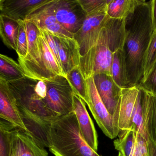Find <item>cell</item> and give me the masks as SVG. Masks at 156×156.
<instances>
[{
    "label": "cell",
    "mask_w": 156,
    "mask_h": 156,
    "mask_svg": "<svg viewBox=\"0 0 156 156\" xmlns=\"http://www.w3.org/2000/svg\"><path fill=\"white\" fill-rule=\"evenodd\" d=\"M152 0L139 5L125 19V53L131 86L139 84L144 74L145 55L153 34Z\"/></svg>",
    "instance_id": "obj_1"
},
{
    "label": "cell",
    "mask_w": 156,
    "mask_h": 156,
    "mask_svg": "<svg viewBox=\"0 0 156 156\" xmlns=\"http://www.w3.org/2000/svg\"><path fill=\"white\" fill-rule=\"evenodd\" d=\"M37 81L25 77L8 83L30 135L40 145L49 147L50 126L58 116L45 107L35 93Z\"/></svg>",
    "instance_id": "obj_2"
},
{
    "label": "cell",
    "mask_w": 156,
    "mask_h": 156,
    "mask_svg": "<svg viewBox=\"0 0 156 156\" xmlns=\"http://www.w3.org/2000/svg\"><path fill=\"white\" fill-rule=\"evenodd\" d=\"M49 136V150L55 156H101L83 138L74 113L55 119Z\"/></svg>",
    "instance_id": "obj_3"
},
{
    "label": "cell",
    "mask_w": 156,
    "mask_h": 156,
    "mask_svg": "<svg viewBox=\"0 0 156 156\" xmlns=\"http://www.w3.org/2000/svg\"><path fill=\"white\" fill-rule=\"evenodd\" d=\"M44 106L58 116L73 113L74 92L66 76L57 75L47 81Z\"/></svg>",
    "instance_id": "obj_4"
},
{
    "label": "cell",
    "mask_w": 156,
    "mask_h": 156,
    "mask_svg": "<svg viewBox=\"0 0 156 156\" xmlns=\"http://www.w3.org/2000/svg\"><path fill=\"white\" fill-rule=\"evenodd\" d=\"M103 28L96 45L80 58L78 67L85 79L98 74L111 76L113 53L108 45Z\"/></svg>",
    "instance_id": "obj_5"
},
{
    "label": "cell",
    "mask_w": 156,
    "mask_h": 156,
    "mask_svg": "<svg viewBox=\"0 0 156 156\" xmlns=\"http://www.w3.org/2000/svg\"><path fill=\"white\" fill-rule=\"evenodd\" d=\"M87 91V105L94 118L104 134L110 139L116 137L119 134L118 127L108 111L97 90L94 77L86 79Z\"/></svg>",
    "instance_id": "obj_6"
},
{
    "label": "cell",
    "mask_w": 156,
    "mask_h": 156,
    "mask_svg": "<svg viewBox=\"0 0 156 156\" xmlns=\"http://www.w3.org/2000/svg\"><path fill=\"white\" fill-rule=\"evenodd\" d=\"M52 6L57 21L66 30L74 35L81 29L87 15L77 0H53Z\"/></svg>",
    "instance_id": "obj_7"
},
{
    "label": "cell",
    "mask_w": 156,
    "mask_h": 156,
    "mask_svg": "<svg viewBox=\"0 0 156 156\" xmlns=\"http://www.w3.org/2000/svg\"><path fill=\"white\" fill-rule=\"evenodd\" d=\"M93 77L100 98L118 126L122 88L115 83L111 76L98 74Z\"/></svg>",
    "instance_id": "obj_8"
},
{
    "label": "cell",
    "mask_w": 156,
    "mask_h": 156,
    "mask_svg": "<svg viewBox=\"0 0 156 156\" xmlns=\"http://www.w3.org/2000/svg\"><path fill=\"white\" fill-rule=\"evenodd\" d=\"M109 18L106 13L87 16L82 28L73 37L80 46L81 56L96 45L101 30Z\"/></svg>",
    "instance_id": "obj_9"
},
{
    "label": "cell",
    "mask_w": 156,
    "mask_h": 156,
    "mask_svg": "<svg viewBox=\"0 0 156 156\" xmlns=\"http://www.w3.org/2000/svg\"><path fill=\"white\" fill-rule=\"evenodd\" d=\"M52 2L53 0H50L40 6L31 13L25 20L31 22L38 29L47 31L55 36L73 38L74 35L66 30L57 21L53 9Z\"/></svg>",
    "instance_id": "obj_10"
},
{
    "label": "cell",
    "mask_w": 156,
    "mask_h": 156,
    "mask_svg": "<svg viewBox=\"0 0 156 156\" xmlns=\"http://www.w3.org/2000/svg\"><path fill=\"white\" fill-rule=\"evenodd\" d=\"M0 118L12 124L16 129L30 135L8 82L2 77H0Z\"/></svg>",
    "instance_id": "obj_11"
},
{
    "label": "cell",
    "mask_w": 156,
    "mask_h": 156,
    "mask_svg": "<svg viewBox=\"0 0 156 156\" xmlns=\"http://www.w3.org/2000/svg\"><path fill=\"white\" fill-rule=\"evenodd\" d=\"M73 113L75 114L83 138L94 150L97 151L98 140L94 125L87 112L85 102L75 94L74 95Z\"/></svg>",
    "instance_id": "obj_12"
},
{
    "label": "cell",
    "mask_w": 156,
    "mask_h": 156,
    "mask_svg": "<svg viewBox=\"0 0 156 156\" xmlns=\"http://www.w3.org/2000/svg\"><path fill=\"white\" fill-rule=\"evenodd\" d=\"M50 0H0V15L15 20L25 21L40 6Z\"/></svg>",
    "instance_id": "obj_13"
},
{
    "label": "cell",
    "mask_w": 156,
    "mask_h": 156,
    "mask_svg": "<svg viewBox=\"0 0 156 156\" xmlns=\"http://www.w3.org/2000/svg\"><path fill=\"white\" fill-rule=\"evenodd\" d=\"M11 156H48V153L31 136L16 128L12 136Z\"/></svg>",
    "instance_id": "obj_14"
},
{
    "label": "cell",
    "mask_w": 156,
    "mask_h": 156,
    "mask_svg": "<svg viewBox=\"0 0 156 156\" xmlns=\"http://www.w3.org/2000/svg\"><path fill=\"white\" fill-rule=\"evenodd\" d=\"M55 36V35H54ZM62 69L65 76L80 63V46L74 38L55 36Z\"/></svg>",
    "instance_id": "obj_15"
},
{
    "label": "cell",
    "mask_w": 156,
    "mask_h": 156,
    "mask_svg": "<svg viewBox=\"0 0 156 156\" xmlns=\"http://www.w3.org/2000/svg\"><path fill=\"white\" fill-rule=\"evenodd\" d=\"M139 90L134 106L130 122V129H133L136 135L147 136L146 125L150 93L139 85Z\"/></svg>",
    "instance_id": "obj_16"
},
{
    "label": "cell",
    "mask_w": 156,
    "mask_h": 156,
    "mask_svg": "<svg viewBox=\"0 0 156 156\" xmlns=\"http://www.w3.org/2000/svg\"><path fill=\"white\" fill-rule=\"evenodd\" d=\"M139 90V85L122 88L118 122L120 131L130 129L131 117Z\"/></svg>",
    "instance_id": "obj_17"
},
{
    "label": "cell",
    "mask_w": 156,
    "mask_h": 156,
    "mask_svg": "<svg viewBox=\"0 0 156 156\" xmlns=\"http://www.w3.org/2000/svg\"><path fill=\"white\" fill-rule=\"evenodd\" d=\"M108 45L113 53L123 50L126 36L125 19L109 18L103 28Z\"/></svg>",
    "instance_id": "obj_18"
},
{
    "label": "cell",
    "mask_w": 156,
    "mask_h": 156,
    "mask_svg": "<svg viewBox=\"0 0 156 156\" xmlns=\"http://www.w3.org/2000/svg\"><path fill=\"white\" fill-rule=\"evenodd\" d=\"M111 74L115 83L121 88L131 87L129 81L125 53L123 50H118L113 53Z\"/></svg>",
    "instance_id": "obj_19"
},
{
    "label": "cell",
    "mask_w": 156,
    "mask_h": 156,
    "mask_svg": "<svg viewBox=\"0 0 156 156\" xmlns=\"http://www.w3.org/2000/svg\"><path fill=\"white\" fill-rule=\"evenodd\" d=\"M145 0H111L107 9L109 18L126 19L134 12L137 7L145 2Z\"/></svg>",
    "instance_id": "obj_20"
},
{
    "label": "cell",
    "mask_w": 156,
    "mask_h": 156,
    "mask_svg": "<svg viewBox=\"0 0 156 156\" xmlns=\"http://www.w3.org/2000/svg\"><path fill=\"white\" fill-rule=\"evenodd\" d=\"M19 27V21L0 15V35L2 41L8 48L16 51Z\"/></svg>",
    "instance_id": "obj_21"
},
{
    "label": "cell",
    "mask_w": 156,
    "mask_h": 156,
    "mask_svg": "<svg viewBox=\"0 0 156 156\" xmlns=\"http://www.w3.org/2000/svg\"><path fill=\"white\" fill-rule=\"evenodd\" d=\"M0 77L9 82L26 77L20 64L9 56L1 54Z\"/></svg>",
    "instance_id": "obj_22"
},
{
    "label": "cell",
    "mask_w": 156,
    "mask_h": 156,
    "mask_svg": "<svg viewBox=\"0 0 156 156\" xmlns=\"http://www.w3.org/2000/svg\"><path fill=\"white\" fill-rule=\"evenodd\" d=\"M121 131L119 138L114 141L115 149L122 156H132L136 143V132L132 129Z\"/></svg>",
    "instance_id": "obj_23"
},
{
    "label": "cell",
    "mask_w": 156,
    "mask_h": 156,
    "mask_svg": "<svg viewBox=\"0 0 156 156\" xmlns=\"http://www.w3.org/2000/svg\"><path fill=\"white\" fill-rule=\"evenodd\" d=\"M66 77L71 84L74 94L82 98L86 104L87 100L86 82L78 66L74 68L68 73L66 74Z\"/></svg>",
    "instance_id": "obj_24"
},
{
    "label": "cell",
    "mask_w": 156,
    "mask_h": 156,
    "mask_svg": "<svg viewBox=\"0 0 156 156\" xmlns=\"http://www.w3.org/2000/svg\"><path fill=\"white\" fill-rule=\"evenodd\" d=\"M16 128L4 119L0 120V156H11L12 136Z\"/></svg>",
    "instance_id": "obj_25"
},
{
    "label": "cell",
    "mask_w": 156,
    "mask_h": 156,
    "mask_svg": "<svg viewBox=\"0 0 156 156\" xmlns=\"http://www.w3.org/2000/svg\"><path fill=\"white\" fill-rule=\"evenodd\" d=\"M146 130L148 136L156 145V96L150 93Z\"/></svg>",
    "instance_id": "obj_26"
},
{
    "label": "cell",
    "mask_w": 156,
    "mask_h": 156,
    "mask_svg": "<svg viewBox=\"0 0 156 156\" xmlns=\"http://www.w3.org/2000/svg\"><path fill=\"white\" fill-rule=\"evenodd\" d=\"M111 0H77L87 16L106 13Z\"/></svg>",
    "instance_id": "obj_27"
},
{
    "label": "cell",
    "mask_w": 156,
    "mask_h": 156,
    "mask_svg": "<svg viewBox=\"0 0 156 156\" xmlns=\"http://www.w3.org/2000/svg\"><path fill=\"white\" fill-rule=\"evenodd\" d=\"M156 62V32L153 31L150 43L145 55L144 63V74L141 81L144 80L147 77Z\"/></svg>",
    "instance_id": "obj_28"
},
{
    "label": "cell",
    "mask_w": 156,
    "mask_h": 156,
    "mask_svg": "<svg viewBox=\"0 0 156 156\" xmlns=\"http://www.w3.org/2000/svg\"><path fill=\"white\" fill-rule=\"evenodd\" d=\"M20 27L17 38V49L16 51L19 57L24 58L28 52V39L25 21L19 20Z\"/></svg>",
    "instance_id": "obj_29"
},
{
    "label": "cell",
    "mask_w": 156,
    "mask_h": 156,
    "mask_svg": "<svg viewBox=\"0 0 156 156\" xmlns=\"http://www.w3.org/2000/svg\"><path fill=\"white\" fill-rule=\"evenodd\" d=\"M139 85L156 96V62L147 77Z\"/></svg>",
    "instance_id": "obj_30"
},
{
    "label": "cell",
    "mask_w": 156,
    "mask_h": 156,
    "mask_svg": "<svg viewBox=\"0 0 156 156\" xmlns=\"http://www.w3.org/2000/svg\"><path fill=\"white\" fill-rule=\"evenodd\" d=\"M39 30H40V33L46 40V42L48 44V45H49L53 54L54 55L56 59L59 66L62 70L61 61H60V57H59V53H58V48H57V44H56V41H55V37L54 35L51 34V33L45 30L39 29Z\"/></svg>",
    "instance_id": "obj_31"
},
{
    "label": "cell",
    "mask_w": 156,
    "mask_h": 156,
    "mask_svg": "<svg viewBox=\"0 0 156 156\" xmlns=\"http://www.w3.org/2000/svg\"><path fill=\"white\" fill-rule=\"evenodd\" d=\"M144 135H136V143L132 156H148L147 145Z\"/></svg>",
    "instance_id": "obj_32"
},
{
    "label": "cell",
    "mask_w": 156,
    "mask_h": 156,
    "mask_svg": "<svg viewBox=\"0 0 156 156\" xmlns=\"http://www.w3.org/2000/svg\"><path fill=\"white\" fill-rule=\"evenodd\" d=\"M34 90L36 94L43 100L47 95V87L46 83L42 80L37 81Z\"/></svg>",
    "instance_id": "obj_33"
},
{
    "label": "cell",
    "mask_w": 156,
    "mask_h": 156,
    "mask_svg": "<svg viewBox=\"0 0 156 156\" xmlns=\"http://www.w3.org/2000/svg\"><path fill=\"white\" fill-rule=\"evenodd\" d=\"M146 140L147 145L148 154V156H156V145L152 140L147 136Z\"/></svg>",
    "instance_id": "obj_34"
},
{
    "label": "cell",
    "mask_w": 156,
    "mask_h": 156,
    "mask_svg": "<svg viewBox=\"0 0 156 156\" xmlns=\"http://www.w3.org/2000/svg\"><path fill=\"white\" fill-rule=\"evenodd\" d=\"M152 19L153 30L156 32V0H152Z\"/></svg>",
    "instance_id": "obj_35"
},
{
    "label": "cell",
    "mask_w": 156,
    "mask_h": 156,
    "mask_svg": "<svg viewBox=\"0 0 156 156\" xmlns=\"http://www.w3.org/2000/svg\"><path fill=\"white\" fill-rule=\"evenodd\" d=\"M122 156V155L120 154V153H119V156Z\"/></svg>",
    "instance_id": "obj_36"
}]
</instances>
